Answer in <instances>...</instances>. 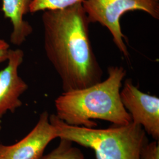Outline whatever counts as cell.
<instances>
[{"label": "cell", "instance_id": "obj_1", "mask_svg": "<svg viewBox=\"0 0 159 159\" xmlns=\"http://www.w3.org/2000/svg\"><path fill=\"white\" fill-rule=\"evenodd\" d=\"M41 20L46 56L61 80L63 92L102 81V68L93 51L90 22L82 3L44 11Z\"/></svg>", "mask_w": 159, "mask_h": 159}, {"label": "cell", "instance_id": "obj_2", "mask_svg": "<svg viewBox=\"0 0 159 159\" xmlns=\"http://www.w3.org/2000/svg\"><path fill=\"white\" fill-rule=\"evenodd\" d=\"M108 77L87 88L63 92L55 100L56 115L68 125L95 128L93 120H102L114 125H127L132 121L120 98L126 70L110 66Z\"/></svg>", "mask_w": 159, "mask_h": 159}, {"label": "cell", "instance_id": "obj_3", "mask_svg": "<svg viewBox=\"0 0 159 159\" xmlns=\"http://www.w3.org/2000/svg\"><path fill=\"white\" fill-rule=\"evenodd\" d=\"M49 120L57 138L91 148L97 159H141L143 148L148 142L142 127L133 121L98 129L68 125L55 114L50 115Z\"/></svg>", "mask_w": 159, "mask_h": 159}, {"label": "cell", "instance_id": "obj_4", "mask_svg": "<svg viewBox=\"0 0 159 159\" xmlns=\"http://www.w3.org/2000/svg\"><path fill=\"white\" fill-rule=\"evenodd\" d=\"M82 5L90 23L107 28L114 44L125 57L129 52L121 29V17L127 12L142 11L159 19V0H84Z\"/></svg>", "mask_w": 159, "mask_h": 159}, {"label": "cell", "instance_id": "obj_5", "mask_svg": "<svg viewBox=\"0 0 159 159\" xmlns=\"http://www.w3.org/2000/svg\"><path fill=\"white\" fill-rule=\"evenodd\" d=\"M120 98L132 121L141 125L154 140L159 141V97L140 91L131 79H127L120 90Z\"/></svg>", "mask_w": 159, "mask_h": 159}, {"label": "cell", "instance_id": "obj_6", "mask_svg": "<svg viewBox=\"0 0 159 159\" xmlns=\"http://www.w3.org/2000/svg\"><path fill=\"white\" fill-rule=\"evenodd\" d=\"M49 116L43 111L34 129L20 142L10 146L0 144V159H40L48 144L57 138Z\"/></svg>", "mask_w": 159, "mask_h": 159}, {"label": "cell", "instance_id": "obj_7", "mask_svg": "<svg viewBox=\"0 0 159 159\" xmlns=\"http://www.w3.org/2000/svg\"><path fill=\"white\" fill-rule=\"evenodd\" d=\"M24 53L21 49H10L8 64L0 71V118L10 111L14 113L23 102L20 97L29 86L18 75V68L24 61Z\"/></svg>", "mask_w": 159, "mask_h": 159}, {"label": "cell", "instance_id": "obj_8", "mask_svg": "<svg viewBox=\"0 0 159 159\" xmlns=\"http://www.w3.org/2000/svg\"><path fill=\"white\" fill-rule=\"evenodd\" d=\"M33 0H2V10L4 17L9 19L12 26L10 42L15 46H21L32 34L33 29L24 19L30 12Z\"/></svg>", "mask_w": 159, "mask_h": 159}, {"label": "cell", "instance_id": "obj_9", "mask_svg": "<svg viewBox=\"0 0 159 159\" xmlns=\"http://www.w3.org/2000/svg\"><path fill=\"white\" fill-rule=\"evenodd\" d=\"M60 139L57 148L40 159H86L81 150L73 145V143L67 139Z\"/></svg>", "mask_w": 159, "mask_h": 159}, {"label": "cell", "instance_id": "obj_10", "mask_svg": "<svg viewBox=\"0 0 159 159\" xmlns=\"http://www.w3.org/2000/svg\"><path fill=\"white\" fill-rule=\"evenodd\" d=\"M83 1L84 0H33L30 7V12L61 10L78 3H82Z\"/></svg>", "mask_w": 159, "mask_h": 159}, {"label": "cell", "instance_id": "obj_11", "mask_svg": "<svg viewBox=\"0 0 159 159\" xmlns=\"http://www.w3.org/2000/svg\"><path fill=\"white\" fill-rule=\"evenodd\" d=\"M141 159H159V141L148 142L143 148Z\"/></svg>", "mask_w": 159, "mask_h": 159}, {"label": "cell", "instance_id": "obj_12", "mask_svg": "<svg viewBox=\"0 0 159 159\" xmlns=\"http://www.w3.org/2000/svg\"><path fill=\"white\" fill-rule=\"evenodd\" d=\"M10 49L9 44L6 41L0 39V63L7 61Z\"/></svg>", "mask_w": 159, "mask_h": 159}]
</instances>
